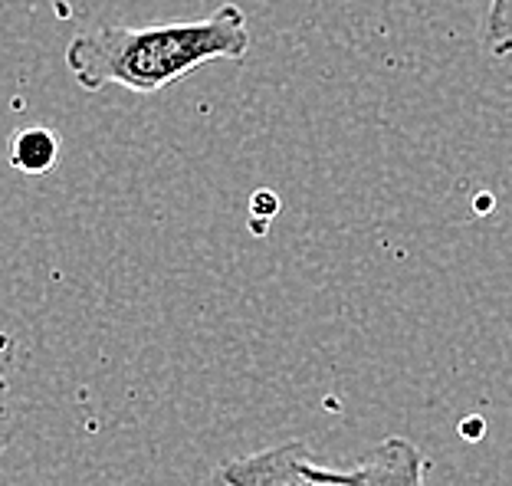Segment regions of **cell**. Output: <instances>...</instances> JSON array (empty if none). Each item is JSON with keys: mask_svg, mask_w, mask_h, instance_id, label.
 I'll return each instance as SVG.
<instances>
[{"mask_svg": "<svg viewBox=\"0 0 512 486\" xmlns=\"http://www.w3.org/2000/svg\"><path fill=\"white\" fill-rule=\"evenodd\" d=\"M250 53L247 14L237 4L217 7L211 17L174 20L155 27H96L69 40L66 69L79 89L102 92H161L194 69L220 60H243Z\"/></svg>", "mask_w": 512, "mask_h": 486, "instance_id": "6da1fadb", "label": "cell"}, {"mask_svg": "<svg viewBox=\"0 0 512 486\" xmlns=\"http://www.w3.org/2000/svg\"><path fill=\"white\" fill-rule=\"evenodd\" d=\"M214 480L217 486H352L345 470L316 464L306 441H286L247 457L224 460Z\"/></svg>", "mask_w": 512, "mask_h": 486, "instance_id": "7a4b0ae2", "label": "cell"}, {"mask_svg": "<svg viewBox=\"0 0 512 486\" xmlns=\"http://www.w3.org/2000/svg\"><path fill=\"white\" fill-rule=\"evenodd\" d=\"M430 460L407 437H384L358 467L345 470L352 486H427Z\"/></svg>", "mask_w": 512, "mask_h": 486, "instance_id": "3957f363", "label": "cell"}, {"mask_svg": "<svg viewBox=\"0 0 512 486\" xmlns=\"http://www.w3.org/2000/svg\"><path fill=\"white\" fill-rule=\"evenodd\" d=\"M10 165L23 175H46L60 161V135L46 125H30V129H17L10 138Z\"/></svg>", "mask_w": 512, "mask_h": 486, "instance_id": "277c9868", "label": "cell"}, {"mask_svg": "<svg viewBox=\"0 0 512 486\" xmlns=\"http://www.w3.org/2000/svg\"><path fill=\"white\" fill-rule=\"evenodd\" d=\"M483 50L503 60L512 53V0H486V14H483Z\"/></svg>", "mask_w": 512, "mask_h": 486, "instance_id": "5b68a950", "label": "cell"}, {"mask_svg": "<svg viewBox=\"0 0 512 486\" xmlns=\"http://www.w3.org/2000/svg\"><path fill=\"white\" fill-rule=\"evenodd\" d=\"M7 372H10V342L7 335H0V418L7 408Z\"/></svg>", "mask_w": 512, "mask_h": 486, "instance_id": "8992f818", "label": "cell"}, {"mask_svg": "<svg viewBox=\"0 0 512 486\" xmlns=\"http://www.w3.org/2000/svg\"><path fill=\"white\" fill-rule=\"evenodd\" d=\"M7 444H10V441H7V437H4V434H0V450H4Z\"/></svg>", "mask_w": 512, "mask_h": 486, "instance_id": "52a82bcc", "label": "cell"}]
</instances>
